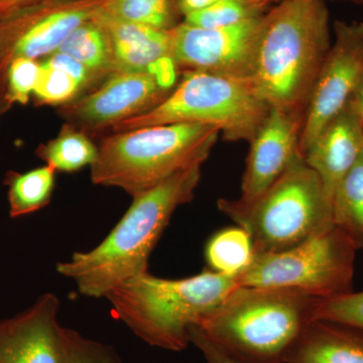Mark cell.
Here are the masks:
<instances>
[{
    "mask_svg": "<svg viewBox=\"0 0 363 363\" xmlns=\"http://www.w3.org/2000/svg\"><path fill=\"white\" fill-rule=\"evenodd\" d=\"M271 109L250 82L186 71L161 104L111 128L119 133L164 124H205L216 128L227 142L250 143Z\"/></svg>",
    "mask_w": 363,
    "mask_h": 363,
    "instance_id": "cell-7",
    "label": "cell"
},
{
    "mask_svg": "<svg viewBox=\"0 0 363 363\" xmlns=\"http://www.w3.org/2000/svg\"><path fill=\"white\" fill-rule=\"evenodd\" d=\"M57 52L80 62L90 72L94 81L114 72L111 35L95 16L79 26Z\"/></svg>",
    "mask_w": 363,
    "mask_h": 363,
    "instance_id": "cell-18",
    "label": "cell"
},
{
    "mask_svg": "<svg viewBox=\"0 0 363 363\" xmlns=\"http://www.w3.org/2000/svg\"><path fill=\"white\" fill-rule=\"evenodd\" d=\"M217 206L250 234L255 253L289 250L335 226L323 184L301 155L257 197L220 199Z\"/></svg>",
    "mask_w": 363,
    "mask_h": 363,
    "instance_id": "cell-6",
    "label": "cell"
},
{
    "mask_svg": "<svg viewBox=\"0 0 363 363\" xmlns=\"http://www.w3.org/2000/svg\"><path fill=\"white\" fill-rule=\"evenodd\" d=\"M362 154L363 125L351 99L302 157L319 176L327 198L332 203L338 184Z\"/></svg>",
    "mask_w": 363,
    "mask_h": 363,
    "instance_id": "cell-15",
    "label": "cell"
},
{
    "mask_svg": "<svg viewBox=\"0 0 363 363\" xmlns=\"http://www.w3.org/2000/svg\"><path fill=\"white\" fill-rule=\"evenodd\" d=\"M56 169L45 164L26 173H7L9 214L13 218L33 213L47 206L51 201Z\"/></svg>",
    "mask_w": 363,
    "mask_h": 363,
    "instance_id": "cell-20",
    "label": "cell"
},
{
    "mask_svg": "<svg viewBox=\"0 0 363 363\" xmlns=\"http://www.w3.org/2000/svg\"><path fill=\"white\" fill-rule=\"evenodd\" d=\"M7 108H9V107H7L6 101H4V95L0 92V113L6 111Z\"/></svg>",
    "mask_w": 363,
    "mask_h": 363,
    "instance_id": "cell-34",
    "label": "cell"
},
{
    "mask_svg": "<svg viewBox=\"0 0 363 363\" xmlns=\"http://www.w3.org/2000/svg\"><path fill=\"white\" fill-rule=\"evenodd\" d=\"M281 1V0H269V4H272L274 2H279Z\"/></svg>",
    "mask_w": 363,
    "mask_h": 363,
    "instance_id": "cell-35",
    "label": "cell"
},
{
    "mask_svg": "<svg viewBox=\"0 0 363 363\" xmlns=\"http://www.w3.org/2000/svg\"><path fill=\"white\" fill-rule=\"evenodd\" d=\"M220 0H178L179 9L183 18L190 14L199 13L214 6Z\"/></svg>",
    "mask_w": 363,
    "mask_h": 363,
    "instance_id": "cell-31",
    "label": "cell"
},
{
    "mask_svg": "<svg viewBox=\"0 0 363 363\" xmlns=\"http://www.w3.org/2000/svg\"><path fill=\"white\" fill-rule=\"evenodd\" d=\"M40 64L37 60L14 59L6 74L4 100L7 107L11 104H28L39 81Z\"/></svg>",
    "mask_w": 363,
    "mask_h": 363,
    "instance_id": "cell-28",
    "label": "cell"
},
{
    "mask_svg": "<svg viewBox=\"0 0 363 363\" xmlns=\"http://www.w3.org/2000/svg\"><path fill=\"white\" fill-rule=\"evenodd\" d=\"M95 18L111 35L114 72L149 70L157 62L172 59L171 30L116 20L100 11Z\"/></svg>",
    "mask_w": 363,
    "mask_h": 363,
    "instance_id": "cell-16",
    "label": "cell"
},
{
    "mask_svg": "<svg viewBox=\"0 0 363 363\" xmlns=\"http://www.w3.org/2000/svg\"><path fill=\"white\" fill-rule=\"evenodd\" d=\"M100 11L116 20L169 30L181 23L178 0H104Z\"/></svg>",
    "mask_w": 363,
    "mask_h": 363,
    "instance_id": "cell-23",
    "label": "cell"
},
{
    "mask_svg": "<svg viewBox=\"0 0 363 363\" xmlns=\"http://www.w3.org/2000/svg\"><path fill=\"white\" fill-rule=\"evenodd\" d=\"M350 1L360 2V4H363V0H350Z\"/></svg>",
    "mask_w": 363,
    "mask_h": 363,
    "instance_id": "cell-36",
    "label": "cell"
},
{
    "mask_svg": "<svg viewBox=\"0 0 363 363\" xmlns=\"http://www.w3.org/2000/svg\"><path fill=\"white\" fill-rule=\"evenodd\" d=\"M38 0H0V13Z\"/></svg>",
    "mask_w": 363,
    "mask_h": 363,
    "instance_id": "cell-33",
    "label": "cell"
},
{
    "mask_svg": "<svg viewBox=\"0 0 363 363\" xmlns=\"http://www.w3.org/2000/svg\"><path fill=\"white\" fill-rule=\"evenodd\" d=\"M255 255L250 234L240 226L222 229L210 238L205 248L209 269L236 277L248 266Z\"/></svg>",
    "mask_w": 363,
    "mask_h": 363,
    "instance_id": "cell-22",
    "label": "cell"
},
{
    "mask_svg": "<svg viewBox=\"0 0 363 363\" xmlns=\"http://www.w3.org/2000/svg\"><path fill=\"white\" fill-rule=\"evenodd\" d=\"M286 363H363V331L315 320L294 346Z\"/></svg>",
    "mask_w": 363,
    "mask_h": 363,
    "instance_id": "cell-17",
    "label": "cell"
},
{
    "mask_svg": "<svg viewBox=\"0 0 363 363\" xmlns=\"http://www.w3.org/2000/svg\"><path fill=\"white\" fill-rule=\"evenodd\" d=\"M60 300L45 294L25 312L0 321V363H62Z\"/></svg>",
    "mask_w": 363,
    "mask_h": 363,
    "instance_id": "cell-14",
    "label": "cell"
},
{
    "mask_svg": "<svg viewBox=\"0 0 363 363\" xmlns=\"http://www.w3.org/2000/svg\"><path fill=\"white\" fill-rule=\"evenodd\" d=\"M331 45L325 0H281L262 18L253 89L271 108L304 119Z\"/></svg>",
    "mask_w": 363,
    "mask_h": 363,
    "instance_id": "cell-2",
    "label": "cell"
},
{
    "mask_svg": "<svg viewBox=\"0 0 363 363\" xmlns=\"http://www.w3.org/2000/svg\"><path fill=\"white\" fill-rule=\"evenodd\" d=\"M315 320L333 322L363 331V291L319 298Z\"/></svg>",
    "mask_w": 363,
    "mask_h": 363,
    "instance_id": "cell-26",
    "label": "cell"
},
{
    "mask_svg": "<svg viewBox=\"0 0 363 363\" xmlns=\"http://www.w3.org/2000/svg\"><path fill=\"white\" fill-rule=\"evenodd\" d=\"M104 0H38L0 13V92L14 59L37 60L58 51L79 26L92 20ZM6 101V100H4Z\"/></svg>",
    "mask_w": 363,
    "mask_h": 363,
    "instance_id": "cell-9",
    "label": "cell"
},
{
    "mask_svg": "<svg viewBox=\"0 0 363 363\" xmlns=\"http://www.w3.org/2000/svg\"><path fill=\"white\" fill-rule=\"evenodd\" d=\"M62 363H123L111 346L91 340L73 329L60 326Z\"/></svg>",
    "mask_w": 363,
    "mask_h": 363,
    "instance_id": "cell-25",
    "label": "cell"
},
{
    "mask_svg": "<svg viewBox=\"0 0 363 363\" xmlns=\"http://www.w3.org/2000/svg\"><path fill=\"white\" fill-rule=\"evenodd\" d=\"M331 207L334 225L363 250V154L338 184Z\"/></svg>",
    "mask_w": 363,
    "mask_h": 363,
    "instance_id": "cell-19",
    "label": "cell"
},
{
    "mask_svg": "<svg viewBox=\"0 0 363 363\" xmlns=\"http://www.w3.org/2000/svg\"><path fill=\"white\" fill-rule=\"evenodd\" d=\"M335 39L324 60L306 108L301 156L343 111L363 79V23L336 21Z\"/></svg>",
    "mask_w": 363,
    "mask_h": 363,
    "instance_id": "cell-11",
    "label": "cell"
},
{
    "mask_svg": "<svg viewBox=\"0 0 363 363\" xmlns=\"http://www.w3.org/2000/svg\"><path fill=\"white\" fill-rule=\"evenodd\" d=\"M238 285L236 277L205 269L190 278H157L149 272L106 295L116 317L145 342L181 351L190 344V329Z\"/></svg>",
    "mask_w": 363,
    "mask_h": 363,
    "instance_id": "cell-4",
    "label": "cell"
},
{
    "mask_svg": "<svg viewBox=\"0 0 363 363\" xmlns=\"http://www.w3.org/2000/svg\"><path fill=\"white\" fill-rule=\"evenodd\" d=\"M320 298L286 289L238 286L196 325L240 363H286L314 321Z\"/></svg>",
    "mask_w": 363,
    "mask_h": 363,
    "instance_id": "cell-3",
    "label": "cell"
},
{
    "mask_svg": "<svg viewBox=\"0 0 363 363\" xmlns=\"http://www.w3.org/2000/svg\"><path fill=\"white\" fill-rule=\"evenodd\" d=\"M264 16L214 28L182 21L169 30L172 59L183 72H202L250 82Z\"/></svg>",
    "mask_w": 363,
    "mask_h": 363,
    "instance_id": "cell-10",
    "label": "cell"
},
{
    "mask_svg": "<svg viewBox=\"0 0 363 363\" xmlns=\"http://www.w3.org/2000/svg\"><path fill=\"white\" fill-rule=\"evenodd\" d=\"M82 89L80 83L68 73L43 62L33 96L40 104H65Z\"/></svg>",
    "mask_w": 363,
    "mask_h": 363,
    "instance_id": "cell-27",
    "label": "cell"
},
{
    "mask_svg": "<svg viewBox=\"0 0 363 363\" xmlns=\"http://www.w3.org/2000/svg\"><path fill=\"white\" fill-rule=\"evenodd\" d=\"M190 342L201 351L207 363H240L227 355L195 326L190 329Z\"/></svg>",
    "mask_w": 363,
    "mask_h": 363,
    "instance_id": "cell-30",
    "label": "cell"
},
{
    "mask_svg": "<svg viewBox=\"0 0 363 363\" xmlns=\"http://www.w3.org/2000/svg\"><path fill=\"white\" fill-rule=\"evenodd\" d=\"M357 245L337 226L281 252L255 253L240 286L286 289L324 298L352 291Z\"/></svg>",
    "mask_w": 363,
    "mask_h": 363,
    "instance_id": "cell-8",
    "label": "cell"
},
{
    "mask_svg": "<svg viewBox=\"0 0 363 363\" xmlns=\"http://www.w3.org/2000/svg\"><path fill=\"white\" fill-rule=\"evenodd\" d=\"M302 117L272 108L250 142L241 198L252 199L274 183L300 155Z\"/></svg>",
    "mask_w": 363,
    "mask_h": 363,
    "instance_id": "cell-13",
    "label": "cell"
},
{
    "mask_svg": "<svg viewBox=\"0 0 363 363\" xmlns=\"http://www.w3.org/2000/svg\"><path fill=\"white\" fill-rule=\"evenodd\" d=\"M44 62L49 64L50 66L68 73L69 75L75 78L80 83L82 88L87 87L91 82L94 81L90 72L86 69L85 66H83L77 60L72 58V57L63 54V52H52V55L47 57Z\"/></svg>",
    "mask_w": 363,
    "mask_h": 363,
    "instance_id": "cell-29",
    "label": "cell"
},
{
    "mask_svg": "<svg viewBox=\"0 0 363 363\" xmlns=\"http://www.w3.org/2000/svg\"><path fill=\"white\" fill-rule=\"evenodd\" d=\"M352 101L354 102L355 106H357L358 113H359L360 119L363 125V79L358 86L357 91H355L354 95H353Z\"/></svg>",
    "mask_w": 363,
    "mask_h": 363,
    "instance_id": "cell-32",
    "label": "cell"
},
{
    "mask_svg": "<svg viewBox=\"0 0 363 363\" xmlns=\"http://www.w3.org/2000/svg\"><path fill=\"white\" fill-rule=\"evenodd\" d=\"M271 6L269 0H220L205 11L186 16L183 21L199 28H224L259 18Z\"/></svg>",
    "mask_w": 363,
    "mask_h": 363,
    "instance_id": "cell-24",
    "label": "cell"
},
{
    "mask_svg": "<svg viewBox=\"0 0 363 363\" xmlns=\"http://www.w3.org/2000/svg\"><path fill=\"white\" fill-rule=\"evenodd\" d=\"M220 131L198 123H173L119 131L102 140L90 167L93 184L119 188L133 197L211 154Z\"/></svg>",
    "mask_w": 363,
    "mask_h": 363,
    "instance_id": "cell-5",
    "label": "cell"
},
{
    "mask_svg": "<svg viewBox=\"0 0 363 363\" xmlns=\"http://www.w3.org/2000/svg\"><path fill=\"white\" fill-rule=\"evenodd\" d=\"M174 88L150 69L114 72L98 89L68 105L63 112L86 128H112L161 104Z\"/></svg>",
    "mask_w": 363,
    "mask_h": 363,
    "instance_id": "cell-12",
    "label": "cell"
},
{
    "mask_svg": "<svg viewBox=\"0 0 363 363\" xmlns=\"http://www.w3.org/2000/svg\"><path fill=\"white\" fill-rule=\"evenodd\" d=\"M37 155L56 172L74 173L96 162L98 147L84 131L65 125L54 140L40 145Z\"/></svg>",
    "mask_w": 363,
    "mask_h": 363,
    "instance_id": "cell-21",
    "label": "cell"
},
{
    "mask_svg": "<svg viewBox=\"0 0 363 363\" xmlns=\"http://www.w3.org/2000/svg\"><path fill=\"white\" fill-rule=\"evenodd\" d=\"M201 169L202 164H194L133 197V204L99 245L74 252L70 259L57 264V272L89 298H105L121 284L147 272L150 255L174 212L194 199Z\"/></svg>",
    "mask_w": 363,
    "mask_h": 363,
    "instance_id": "cell-1",
    "label": "cell"
}]
</instances>
